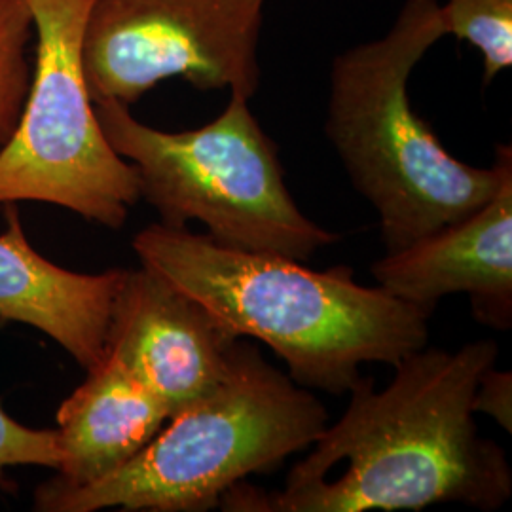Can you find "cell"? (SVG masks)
Here are the masks:
<instances>
[{
    "label": "cell",
    "instance_id": "cell-15",
    "mask_svg": "<svg viewBox=\"0 0 512 512\" xmlns=\"http://www.w3.org/2000/svg\"><path fill=\"white\" fill-rule=\"evenodd\" d=\"M473 412L494 418L507 433L512 431V374L490 366L476 385Z\"/></svg>",
    "mask_w": 512,
    "mask_h": 512
},
{
    "label": "cell",
    "instance_id": "cell-13",
    "mask_svg": "<svg viewBox=\"0 0 512 512\" xmlns=\"http://www.w3.org/2000/svg\"><path fill=\"white\" fill-rule=\"evenodd\" d=\"M446 35L471 42L484 55V80L512 65V0H450L440 6Z\"/></svg>",
    "mask_w": 512,
    "mask_h": 512
},
{
    "label": "cell",
    "instance_id": "cell-8",
    "mask_svg": "<svg viewBox=\"0 0 512 512\" xmlns=\"http://www.w3.org/2000/svg\"><path fill=\"white\" fill-rule=\"evenodd\" d=\"M234 338L198 300L141 264L124 270L107 355L162 401L173 418L222 382Z\"/></svg>",
    "mask_w": 512,
    "mask_h": 512
},
{
    "label": "cell",
    "instance_id": "cell-1",
    "mask_svg": "<svg viewBox=\"0 0 512 512\" xmlns=\"http://www.w3.org/2000/svg\"><path fill=\"white\" fill-rule=\"evenodd\" d=\"M497 344L471 342L456 351L425 348L395 368L384 391L361 378L336 425L296 463L283 492L238 482L220 497L222 511H421L459 503L501 509L512 494L505 452L476 429L473 397L495 365Z\"/></svg>",
    "mask_w": 512,
    "mask_h": 512
},
{
    "label": "cell",
    "instance_id": "cell-7",
    "mask_svg": "<svg viewBox=\"0 0 512 512\" xmlns=\"http://www.w3.org/2000/svg\"><path fill=\"white\" fill-rule=\"evenodd\" d=\"M264 0H95L82 65L92 101H139L169 78L253 97Z\"/></svg>",
    "mask_w": 512,
    "mask_h": 512
},
{
    "label": "cell",
    "instance_id": "cell-14",
    "mask_svg": "<svg viewBox=\"0 0 512 512\" xmlns=\"http://www.w3.org/2000/svg\"><path fill=\"white\" fill-rule=\"evenodd\" d=\"M0 321V329H2ZM61 446L55 429H35L14 420L0 404V486L8 484L6 469L37 465L59 469Z\"/></svg>",
    "mask_w": 512,
    "mask_h": 512
},
{
    "label": "cell",
    "instance_id": "cell-5",
    "mask_svg": "<svg viewBox=\"0 0 512 512\" xmlns=\"http://www.w3.org/2000/svg\"><path fill=\"white\" fill-rule=\"evenodd\" d=\"M93 107L105 139L133 164L141 198L165 226L186 228L198 220L220 245L300 262L340 241L298 209L274 141L243 93L232 92L211 124L179 133L150 128L114 99L93 101Z\"/></svg>",
    "mask_w": 512,
    "mask_h": 512
},
{
    "label": "cell",
    "instance_id": "cell-9",
    "mask_svg": "<svg viewBox=\"0 0 512 512\" xmlns=\"http://www.w3.org/2000/svg\"><path fill=\"white\" fill-rule=\"evenodd\" d=\"M378 287L435 311L440 298L469 294L482 325L505 330L512 323V175L494 198L469 217L385 253L372 266Z\"/></svg>",
    "mask_w": 512,
    "mask_h": 512
},
{
    "label": "cell",
    "instance_id": "cell-6",
    "mask_svg": "<svg viewBox=\"0 0 512 512\" xmlns=\"http://www.w3.org/2000/svg\"><path fill=\"white\" fill-rule=\"evenodd\" d=\"M35 18V65L18 128L0 150V203L65 207L122 228L141 200L139 175L99 126L82 65L95 0H27Z\"/></svg>",
    "mask_w": 512,
    "mask_h": 512
},
{
    "label": "cell",
    "instance_id": "cell-4",
    "mask_svg": "<svg viewBox=\"0 0 512 512\" xmlns=\"http://www.w3.org/2000/svg\"><path fill=\"white\" fill-rule=\"evenodd\" d=\"M329 414L310 389L294 384L238 338L213 393L167 420L126 465L86 486L55 478L38 486L42 512H202L243 478L268 473L313 446Z\"/></svg>",
    "mask_w": 512,
    "mask_h": 512
},
{
    "label": "cell",
    "instance_id": "cell-2",
    "mask_svg": "<svg viewBox=\"0 0 512 512\" xmlns=\"http://www.w3.org/2000/svg\"><path fill=\"white\" fill-rule=\"evenodd\" d=\"M133 251L234 338L274 349L306 389L349 393L361 365L397 366L429 340L433 311L359 285L348 268L313 272L300 260L226 247L162 222L139 232Z\"/></svg>",
    "mask_w": 512,
    "mask_h": 512
},
{
    "label": "cell",
    "instance_id": "cell-10",
    "mask_svg": "<svg viewBox=\"0 0 512 512\" xmlns=\"http://www.w3.org/2000/svg\"><path fill=\"white\" fill-rule=\"evenodd\" d=\"M0 234V321L44 332L82 368L107 359V334L124 270L78 274L50 262L25 236L18 203Z\"/></svg>",
    "mask_w": 512,
    "mask_h": 512
},
{
    "label": "cell",
    "instance_id": "cell-12",
    "mask_svg": "<svg viewBox=\"0 0 512 512\" xmlns=\"http://www.w3.org/2000/svg\"><path fill=\"white\" fill-rule=\"evenodd\" d=\"M35 18L27 0H0V150L18 128L33 80Z\"/></svg>",
    "mask_w": 512,
    "mask_h": 512
},
{
    "label": "cell",
    "instance_id": "cell-11",
    "mask_svg": "<svg viewBox=\"0 0 512 512\" xmlns=\"http://www.w3.org/2000/svg\"><path fill=\"white\" fill-rule=\"evenodd\" d=\"M169 418L162 401L107 355L57 410L61 461L55 480L86 486L109 476L137 456Z\"/></svg>",
    "mask_w": 512,
    "mask_h": 512
},
{
    "label": "cell",
    "instance_id": "cell-3",
    "mask_svg": "<svg viewBox=\"0 0 512 512\" xmlns=\"http://www.w3.org/2000/svg\"><path fill=\"white\" fill-rule=\"evenodd\" d=\"M444 35L437 0H406L384 38L332 65L325 131L351 183L378 211L385 253L469 217L512 175L511 147H497L492 167L463 164L408 101V76Z\"/></svg>",
    "mask_w": 512,
    "mask_h": 512
}]
</instances>
